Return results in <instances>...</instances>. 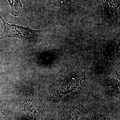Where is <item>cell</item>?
Segmentation results:
<instances>
[{
    "instance_id": "obj_3",
    "label": "cell",
    "mask_w": 120,
    "mask_h": 120,
    "mask_svg": "<svg viewBox=\"0 0 120 120\" xmlns=\"http://www.w3.org/2000/svg\"><path fill=\"white\" fill-rule=\"evenodd\" d=\"M86 82V72L84 71L80 70L68 74L58 85V94L64 96L74 90L82 89Z\"/></svg>"
},
{
    "instance_id": "obj_8",
    "label": "cell",
    "mask_w": 120,
    "mask_h": 120,
    "mask_svg": "<svg viewBox=\"0 0 120 120\" xmlns=\"http://www.w3.org/2000/svg\"><path fill=\"white\" fill-rule=\"evenodd\" d=\"M92 120H106L105 119H100V118H98V119H94Z\"/></svg>"
},
{
    "instance_id": "obj_5",
    "label": "cell",
    "mask_w": 120,
    "mask_h": 120,
    "mask_svg": "<svg viewBox=\"0 0 120 120\" xmlns=\"http://www.w3.org/2000/svg\"><path fill=\"white\" fill-rule=\"evenodd\" d=\"M83 107V101H79L74 104L63 112L61 120H78Z\"/></svg>"
},
{
    "instance_id": "obj_4",
    "label": "cell",
    "mask_w": 120,
    "mask_h": 120,
    "mask_svg": "<svg viewBox=\"0 0 120 120\" xmlns=\"http://www.w3.org/2000/svg\"><path fill=\"white\" fill-rule=\"evenodd\" d=\"M104 17L110 22H116L120 15V0H102Z\"/></svg>"
},
{
    "instance_id": "obj_2",
    "label": "cell",
    "mask_w": 120,
    "mask_h": 120,
    "mask_svg": "<svg viewBox=\"0 0 120 120\" xmlns=\"http://www.w3.org/2000/svg\"><path fill=\"white\" fill-rule=\"evenodd\" d=\"M23 108L29 120H45L42 106L38 100L30 91L24 87L20 88Z\"/></svg>"
},
{
    "instance_id": "obj_1",
    "label": "cell",
    "mask_w": 120,
    "mask_h": 120,
    "mask_svg": "<svg viewBox=\"0 0 120 120\" xmlns=\"http://www.w3.org/2000/svg\"><path fill=\"white\" fill-rule=\"evenodd\" d=\"M0 19L4 26L3 32L0 34V40L13 38L20 39L29 44H34L42 41L50 30V28L36 30L32 29L29 27H25L15 24H10L5 22L0 15Z\"/></svg>"
},
{
    "instance_id": "obj_7",
    "label": "cell",
    "mask_w": 120,
    "mask_h": 120,
    "mask_svg": "<svg viewBox=\"0 0 120 120\" xmlns=\"http://www.w3.org/2000/svg\"><path fill=\"white\" fill-rule=\"evenodd\" d=\"M0 120H7L6 116L4 111L3 108L0 104Z\"/></svg>"
},
{
    "instance_id": "obj_6",
    "label": "cell",
    "mask_w": 120,
    "mask_h": 120,
    "mask_svg": "<svg viewBox=\"0 0 120 120\" xmlns=\"http://www.w3.org/2000/svg\"><path fill=\"white\" fill-rule=\"evenodd\" d=\"M10 6L11 14L17 17L19 15L22 4L21 0H7Z\"/></svg>"
}]
</instances>
